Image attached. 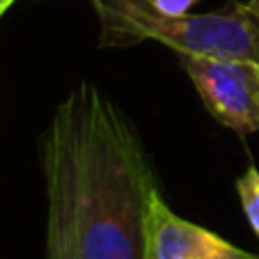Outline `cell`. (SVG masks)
I'll use <instances>...</instances> for the list:
<instances>
[{
    "mask_svg": "<svg viewBox=\"0 0 259 259\" xmlns=\"http://www.w3.org/2000/svg\"><path fill=\"white\" fill-rule=\"evenodd\" d=\"M46 259H147V213L158 191L131 122L80 80L46 131Z\"/></svg>",
    "mask_w": 259,
    "mask_h": 259,
    "instance_id": "obj_1",
    "label": "cell"
},
{
    "mask_svg": "<svg viewBox=\"0 0 259 259\" xmlns=\"http://www.w3.org/2000/svg\"><path fill=\"white\" fill-rule=\"evenodd\" d=\"M101 46L158 41L179 55H225L259 62V23L243 5L211 14H167L154 0H90Z\"/></svg>",
    "mask_w": 259,
    "mask_h": 259,
    "instance_id": "obj_2",
    "label": "cell"
},
{
    "mask_svg": "<svg viewBox=\"0 0 259 259\" xmlns=\"http://www.w3.org/2000/svg\"><path fill=\"white\" fill-rule=\"evenodd\" d=\"M202 103L215 122L236 133L259 131V62L225 55H181Z\"/></svg>",
    "mask_w": 259,
    "mask_h": 259,
    "instance_id": "obj_3",
    "label": "cell"
},
{
    "mask_svg": "<svg viewBox=\"0 0 259 259\" xmlns=\"http://www.w3.org/2000/svg\"><path fill=\"white\" fill-rule=\"evenodd\" d=\"M147 259H259V254L177 215L156 191L147 213Z\"/></svg>",
    "mask_w": 259,
    "mask_h": 259,
    "instance_id": "obj_4",
    "label": "cell"
},
{
    "mask_svg": "<svg viewBox=\"0 0 259 259\" xmlns=\"http://www.w3.org/2000/svg\"><path fill=\"white\" fill-rule=\"evenodd\" d=\"M236 193H239L243 213L248 218L252 232L259 236V170L248 167L243 175L236 179Z\"/></svg>",
    "mask_w": 259,
    "mask_h": 259,
    "instance_id": "obj_5",
    "label": "cell"
},
{
    "mask_svg": "<svg viewBox=\"0 0 259 259\" xmlns=\"http://www.w3.org/2000/svg\"><path fill=\"white\" fill-rule=\"evenodd\" d=\"M154 3L167 14H188V10L195 5L197 0H154Z\"/></svg>",
    "mask_w": 259,
    "mask_h": 259,
    "instance_id": "obj_6",
    "label": "cell"
},
{
    "mask_svg": "<svg viewBox=\"0 0 259 259\" xmlns=\"http://www.w3.org/2000/svg\"><path fill=\"white\" fill-rule=\"evenodd\" d=\"M243 7H245V12L259 23V0H248V3H243Z\"/></svg>",
    "mask_w": 259,
    "mask_h": 259,
    "instance_id": "obj_7",
    "label": "cell"
},
{
    "mask_svg": "<svg viewBox=\"0 0 259 259\" xmlns=\"http://www.w3.org/2000/svg\"><path fill=\"white\" fill-rule=\"evenodd\" d=\"M14 3H16V0H0V19H3V14H5V12L10 10Z\"/></svg>",
    "mask_w": 259,
    "mask_h": 259,
    "instance_id": "obj_8",
    "label": "cell"
}]
</instances>
